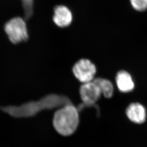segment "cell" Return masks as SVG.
<instances>
[{"label": "cell", "instance_id": "obj_1", "mask_svg": "<svg viewBox=\"0 0 147 147\" xmlns=\"http://www.w3.org/2000/svg\"><path fill=\"white\" fill-rule=\"evenodd\" d=\"M79 124L78 109L73 105L69 104L57 110L53 119V125L55 131L64 137L73 134Z\"/></svg>", "mask_w": 147, "mask_h": 147}, {"label": "cell", "instance_id": "obj_2", "mask_svg": "<svg viewBox=\"0 0 147 147\" xmlns=\"http://www.w3.org/2000/svg\"><path fill=\"white\" fill-rule=\"evenodd\" d=\"M4 30L13 44H19L28 39L26 21L21 17H14L7 22L4 26Z\"/></svg>", "mask_w": 147, "mask_h": 147}, {"label": "cell", "instance_id": "obj_3", "mask_svg": "<svg viewBox=\"0 0 147 147\" xmlns=\"http://www.w3.org/2000/svg\"><path fill=\"white\" fill-rule=\"evenodd\" d=\"M73 73L78 80L83 84L92 82L96 74V65L88 59H81L74 65Z\"/></svg>", "mask_w": 147, "mask_h": 147}, {"label": "cell", "instance_id": "obj_4", "mask_svg": "<svg viewBox=\"0 0 147 147\" xmlns=\"http://www.w3.org/2000/svg\"><path fill=\"white\" fill-rule=\"evenodd\" d=\"M79 94L83 102L88 105L94 104L102 95L98 86L93 81L83 84L79 89Z\"/></svg>", "mask_w": 147, "mask_h": 147}, {"label": "cell", "instance_id": "obj_5", "mask_svg": "<svg viewBox=\"0 0 147 147\" xmlns=\"http://www.w3.org/2000/svg\"><path fill=\"white\" fill-rule=\"evenodd\" d=\"M53 19L55 24L58 27L64 28L71 24L73 20L72 14L66 6H57L54 8Z\"/></svg>", "mask_w": 147, "mask_h": 147}, {"label": "cell", "instance_id": "obj_6", "mask_svg": "<svg viewBox=\"0 0 147 147\" xmlns=\"http://www.w3.org/2000/svg\"><path fill=\"white\" fill-rule=\"evenodd\" d=\"M126 114L129 120L134 123L142 124L146 120V109L140 103L131 104L127 109Z\"/></svg>", "mask_w": 147, "mask_h": 147}, {"label": "cell", "instance_id": "obj_7", "mask_svg": "<svg viewBox=\"0 0 147 147\" xmlns=\"http://www.w3.org/2000/svg\"><path fill=\"white\" fill-rule=\"evenodd\" d=\"M116 81L117 88L121 92H130L134 88V83L131 76L126 71H119L116 76Z\"/></svg>", "mask_w": 147, "mask_h": 147}, {"label": "cell", "instance_id": "obj_8", "mask_svg": "<svg viewBox=\"0 0 147 147\" xmlns=\"http://www.w3.org/2000/svg\"><path fill=\"white\" fill-rule=\"evenodd\" d=\"M98 86L101 94L107 98H111L114 92V87L111 82L108 79L97 78L93 81Z\"/></svg>", "mask_w": 147, "mask_h": 147}, {"label": "cell", "instance_id": "obj_9", "mask_svg": "<svg viewBox=\"0 0 147 147\" xmlns=\"http://www.w3.org/2000/svg\"><path fill=\"white\" fill-rule=\"evenodd\" d=\"M24 10V17L28 20L32 17L33 13L34 0H21Z\"/></svg>", "mask_w": 147, "mask_h": 147}, {"label": "cell", "instance_id": "obj_10", "mask_svg": "<svg viewBox=\"0 0 147 147\" xmlns=\"http://www.w3.org/2000/svg\"><path fill=\"white\" fill-rule=\"evenodd\" d=\"M132 6L138 11H143L147 9V0H130Z\"/></svg>", "mask_w": 147, "mask_h": 147}]
</instances>
